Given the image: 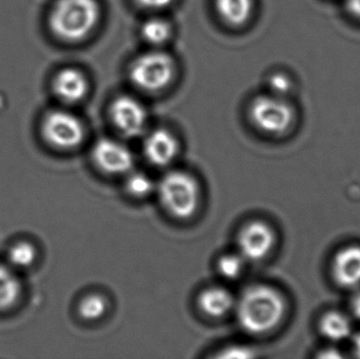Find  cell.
<instances>
[{"instance_id": "cell-1", "label": "cell", "mask_w": 360, "mask_h": 359, "mask_svg": "<svg viewBox=\"0 0 360 359\" xmlns=\"http://www.w3.org/2000/svg\"><path fill=\"white\" fill-rule=\"evenodd\" d=\"M237 313L243 330L254 335L264 334L281 324L285 313V301L276 289L256 285L243 293Z\"/></svg>"}, {"instance_id": "cell-2", "label": "cell", "mask_w": 360, "mask_h": 359, "mask_svg": "<svg viewBox=\"0 0 360 359\" xmlns=\"http://www.w3.org/2000/svg\"><path fill=\"white\" fill-rule=\"evenodd\" d=\"M99 14L96 0H58L51 13L50 27L57 37L78 41L93 31Z\"/></svg>"}, {"instance_id": "cell-3", "label": "cell", "mask_w": 360, "mask_h": 359, "mask_svg": "<svg viewBox=\"0 0 360 359\" xmlns=\"http://www.w3.org/2000/svg\"><path fill=\"white\" fill-rule=\"evenodd\" d=\"M158 192L162 206L175 218L186 219L196 212L198 185L188 173L173 171L165 175L158 185Z\"/></svg>"}, {"instance_id": "cell-4", "label": "cell", "mask_w": 360, "mask_h": 359, "mask_svg": "<svg viewBox=\"0 0 360 359\" xmlns=\"http://www.w3.org/2000/svg\"><path fill=\"white\" fill-rule=\"evenodd\" d=\"M174 61L167 53L152 51L137 57L130 67V78L135 86L147 92L166 88L174 76Z\"/></svg>"}, {"instance_id": "cell-5", "label": "cell", "mask_w": 360, "mask_h": 359, "mask_svg": "<svg viewBox=\"0 0 360 359\" xmlns=\"http://www.w3.org/2000/svg\"><path fill=\"white\" fill-rule=\"evenodd\" d=\"M250 117L254 126L262 132L279 135L291 128L295 119V112L283 97L262 95L256 97L252 103Z\"/></svg>"}, {"instance_id": "cell-6", "label": "cell", "mask_w": 360, "mask_h": 359, "mask_svg": "<svg viewBox=\"0 0 360 359\" xmlns=\"http://www.w3.org/2000/svg\"><path fill=\"white\" fill-rule=\"evenodd\" d=\"M42 134L54 148L71 150L78 147L84 138V128L79 119L65 111H53L44 118Z\"/></svg>"}, {"instance_id": "cell-7", "label": "cell", "mask_w": 360, "mask_h": 359, "mask_svg": "<svg viewBox=\"0 0 360 359\" xmlns=\"http://www.w3.org/2000/svg\"><path fill=\"white\" fill-rule=\"evenodd\" d=\"M274 244V231L264 221H252L239 232V254L245 261H262L268 256Z\"/></svg>"}, {"instance_id": "cell-8", "label": "cell", "mask_w": 360, "mask_h": 359, "mask_svg": "<svg viewBox=\"0 0 360 359\" xmlns=\"http://www.w3.org/2000/svg\"><path fill=\"white\" fill-rule=\"evenodd\" d=\"M115 128L126 137H137L147 126V112L143 105L132 96H120L110 109Z\"/></svg>"}, {"instance_id": "cell-9", "label": "cell", "mask_w": 360, "mask_h": 359, "mask_svg": "<svg viewBox=\"0 0 360 359\" xmlns=\"http://www.w3.org/2000/svg\"><path fill=\"white\" fill-rule=\"evenodd\" d=\"M93 160L103 172L111 175L128 173L132 169L133 155L128 148L113 139L103 138L93 148Z\"/></svg>"}, {"instance_id": "cell-10", "label": "cell", "mask_w": 360, "mask_h": 359, "mask_svg": "<svg viewBox=\"0 0 360 359\" xmlns=\"http://www.w3.org/2000/svg\"><path fill=\"white\" fill-rule=\"evenodd\" d=\"M334 280L342 288L360 287V246L350 244L340 249L332 261Z\"/></svg>"}, {"instance_id": "cell-11", "label": "cell", "mask_w": 360, "mask_h": 359, "mask_svg": "<svg viewBox=\"0 0 360 359\" xmlns=\"http://www.w3.org/2000/svg\"><path fill=\"white\" fill-rule=\"evenodd\" d=\"M146 157L156 167L170 164L179 153V143L174 135L164 129L152 132L143 145Z\"/></svg>"}, {"instance_id": "cell-12", "label": "cell", "mask_w": 360, "mask_h": 359, "mask_svg": "<svg viewBox=\"0 0 360 359\" xmlns=\"http://www.w3.org/2000/svg\"><path fill=\"white\" fill-rule=\"evenodd\" d=\"M54 91L61 100L69 103H78L88 92V80L78 70L65 69L55 77Z\"/></svg>"}, {"instance_id": "cell-13", "label": "cell", "mask_w": 360, "mask_h": 359, "mask_svg": "<svg viewBox=\"0 0 360 359\" xmlns=\"http://www.w3.org/2000/svg\"><path fill=\"white\" fill-rule=\"evenodd\" d=\"M198 306L205 315L219 318L226 315L232 309L234 299L226 289L216 287L207 289L199 295Z\"/></svg>"}, {"instance_id": "cell-14", "label": "cell", "mask_w": 360, "mask_h": 359, "mask_svg": "<svg viewBox=\"0 0 360 359\" xmlns=\"http://www.w3.org/2000/svg\"><path fill=\"white\" fill-rule=\"evenodd\" d=\"M321 334L332 343L346 341L352 335L353 327L346 314L338 311L328 312L319 322Z\"/></svg>"}, {"instance_id": "cell-15", "label": "cell", "mask_w": 360, "mask_h": 359, "mask_svg": "<svg viewBox=\"0 0 360 359\" xmlns=\"http://www.w3.org/2000/svg\"><path fill=\"white\" fill-rule=\"evenodd\" d=\"M216 10L226 22L240 25L247 22L253 12V0H215Z\"/></svg>"}, {"instance_id": "cell-16", "label": "cell", "mask_w": 360, "mask_h": 359, "mask_svg": "<svg viewBox=\"0 0 360 359\" xmlns=\"http://www.w3.org/2000/svg\"><path fill=\"white\" fill-rule=\"evenodd\" d=\"M21 285L15 272L0 265V310L8 309L18 301Z\"/></svg>"}, {"instance_id": "cell-17", "label": "cell", "mask_w": 360, "mask_h": 359, "mask_svg": "<svg viewBox=\"0 0 360 359\" xmlns=\"http://www.w3.org/2000/svg\"><path fill=\"white\" fill-rule=\"evenodd\" d=\"M141 34L143 39L150 44L160 46L170 38L171 27L164 19L152 18L143 23Z\"/></svg>"}, {"instance_id": "cell-18", "label": "cell", "mask_w": 360, "mask_h": 359, "mask_svg": "<svg viewBox=\"0 0 360 359\" xmlns=\"http://www.w3.org/2000/svg\"><path fill=\"white\" fill-rule=\"evenodd\" d=\"M36 259V249L27 242H16L8 250V261L15 268H27L33 265Z\"/></svg>"}, {"instance_id": "cell-19", "label": "cell", "mask_w": 360, "mask_h": 359, "mask_svg": "<svg viewBox=\"0 0 360 359\" xmlns=\"http://www.w3.org/2000/svg\"><path fill=\"white\" fill-rule=\"evenodd\" d=\"M107 309L108 303L105 297L98 294H91L82 299L78 310L84 320H96L105 315Z\"/></svg>"}, {"instance_id": "cell-20", "label": "cell", "mask_w": 360, "mask_h": 359, "mask_svg": "<svg viewBox=\"0 0 360 359\" xmlns=\"http://www.w3.org/2000/svg\"><path fill=\"white\" fill-rule=\"evenodd\" d=\"M127 191L137 198L147 197L153 192L154 185L152 179L145 173H133L127 179Z\"/></svg>"}, {"instance_id": "cell-21", "label": "cell", "mask_w": 360, "mask_h": 359, "mask_svg": "<svg viewBox=\"0 0 360 359\" xmlns=\"http://www.w3.org/2000/svg\"><path fill=\"white\" fill-rule=\"evenodd\" d=\"M245 261L240 254L224 255V256L220 257L219 261H218V271L222 278H226V280H235L240 275Z\"/></svg>"}, {"instance_id": "cell-22", "label": "cell", "mask_w": 360, "mask_h": 359, "mask_svg": "<svg viewBox=\"0 0 360 359\" xmlns=\"http://www.w3.org/2000/svg\"><path fill=\"white\" fill-rule=\"evenodd\" d=\"M269 89L272 95L278 97H285L293 90V81L285 73H274L268 80Z\"/></svg>"}, {"instance_id": "cell-23", "label": "cell", "mask_w": 360, "mask_h": 359, "mask_svg": "<svg viewBox=\"0 0 360 359\" xmlns=\"http://www.w3.org/2000/svg\"><path fill=\"white\" fill-rule=\"evenodd\" d=\"M139 6L150 10H160L168 6L173 0H134Z\"/></svg>"}, {"instance_id": "cell-24", "label": "cell", "mask_w": 360, "mask_h": 359, "mask_svg": "<svg viewBox=\"0 0 360 359\" xmlns=\"http://www.w3.org/2000/svg\"><path fill=\"white\" fill-rule=\"evenodd\" d=\"M253 352L248 350L247 348H234V349L228 350V352L224 353V358H248L253 356Z\"/></svg>"}, {"instance_id": "cell-25", "label": "cell", "mask_w": 360, "mask_h": 359, "mask_svg": "<svg viewBox=\"0 0 360 359\" xmlns=\"http://www.w3.org/2000/svg\"><path fill=\"white\" fill-rule=\"evenodd\" d=\"M347 10L357 18H360V0H347Z\"/></svg>"}, {"instance_id": "cell-26", "label": "cell", "mask_w": 360, "mask_h": 359, "mask_svg": "<svg viewBox=\"0 0 360 359\" xmlns=\"http://www.w3.org/2000/svg\"><path fill=\"white\" fill-rule=\"evenodd\" d=\"M351 310H352L353 315L360 322V291L355 293L351 301Z\"/></svg>"}, {"instance_id": "cell-27", "label": "cell", "mask_w": 360, "mask_h": 359, "mask_svg": "<svg viewBox=\"0 0 360 359\" xmlns=\"http://www.w3.org/2000/svg\"><path fill=\"white\" fill-rule=\"evenodd\" d=\"M319 358H342V355L338 349H333V348H329V349L323 350L321 352Z\"/></svg>"}, {"instance_id": "cell-28", "label": "cell", "mask_w": 360, "mask_h": 359, "mask_svg": "<svg viewBox=\"0 0 360 359\" xmlns=\"http://www.w3.org/2000/svg\"><path fill=\"white\" fill-rule=\"evenodd\" d=\"M353 351L355 355L360 358V332L354 335L352 343Z\"/></svg>"}]
</instances>
